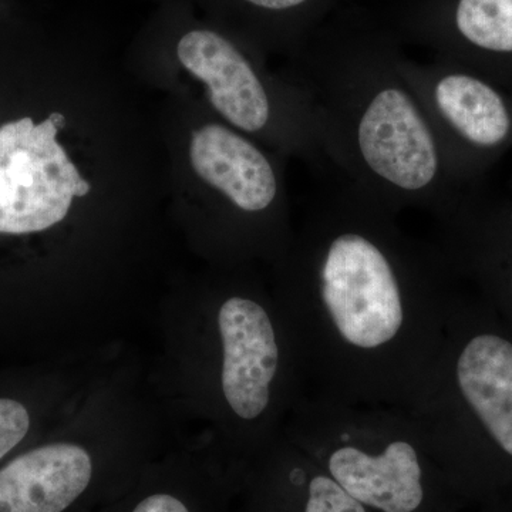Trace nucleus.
Wrapping results in <instances>:
<instances>
[{
	"mask_svg": "<svg viewBox=\"0 0 512 512\" xmlns=\"http://www.w3.org/2000/svg\"><path fill=\"white\" fill-rule=\"evenodd\" d=\"M295 268L296 353L313 396L407 409L439 355L460 279L433 241L336 174Z\"/></svg>",
	"mask_w": 512,
	"mask_h": 512,
	"instance_id": "1",
	"label": "nucleus"
},
{
	"mask_svg": "<svg viewBox=\"0 0 512 512\" xmlns=\"http://www.w3.org/2000/svg\"><path fill=\"white\" fill-rule=\"evenodd\" d=\"M303 94L319 121L330 173L393 214L424 211L439 222L480 192L454 171L399 62H318Z\"/></svg>",
	"mask_w": 512,
	"mask_h": 512,
	"instance_id": "2",
	"label": "nucleus"
},
{
	"mask_svg": "<svg viewBox=\"0 0 512 512\" xmlns=\"http://www.w3.org/2000/svg\"><path fill=\"white\" fill-rule=\"evenodd\" d=\"M404 410L434 458L512 468V328L461 281L436 362Z\"/></svg>",
	"mask_w": 512,
	"mask_h": 512,
	"instance_id": "3",
	"label": "nucleus"
},
{
	"mask_svg": "<svg viewBox=\"0 0 512 512\" xmlns=\"http://www.w3.org/2000/svg\"><path fill=\"white\" fill-rule=\"evenodd\" d=\"M298 424V436L323 461L326 474L366 508L417 512L423 507L424 461L433 453L406 410L311 394Z\"/></svg>",
	"mask_w": 512,
	"mask_h": 512,
	"instance_id": "4",
	"label": "nucleus"
},
{
	"mask_svg": "<svg viewBox=\"0 0 512 512\" xmlns=\"http://www.w3.org/2000/svg\"><path fill=\"white\" fill-rule=\"evenodd\" d=\"M458 177L480 190L485 174L512 150V90L458 62L399 63Z\"/></svg>",
	"mask_w": 512,
	"mask_h": 512,
	"instance_id": "5",
	"label": "nucleus"
},
{
	"mask_svg": "<svg viewBox=\"0 0 512 512\" xmlns=\"http://www.w3.org/2000/svg\"><path fill=\"white\" fill-rule=\"evenodd\" d=\"M63 124L53 113L39 124L25 117L0 127V234L45 231L90 191L57 143Z\"/></svg>",
	"mask_w": 512,
	"mask_h": 512,
	"instance_id": "6",
	"label": "nucleus"
},
{
	"mask_svg": "<svg viewBox=\"0 0 512 512\" xmlns=\"http://www.w3.org/2000/svg\"><path fill=\"white\" fill-rule=\"evenodd\" d=\"M436 247L454 274L512 328V204L477 195L436 222Z\"/></svg>",
	"mask_w": 512,
	"mask_h": 512,
	"instance_id": "7",
	"label": "nucleus"
},
{
	"mask_svg": "<svg viewBox=\"0 0 512 512\" xmlns=\"http://www.w3.org/2000/svg\"><path fill=\"white\" fill-rule=\"evenodd\" d=\"M222 346L221 390L238 420L258 421L274 403L284 350L274 318L261 302L229 296L217 316Z\"/></svg>",
	"mask_w": 512,
	"mask_h": 512,
	"instance_id": "8",
	"label": "nucleus"
},
{
	"mask_svg": "<svg viewBox=\"0 0 512 512\" xmlns=\"http://www.w3.org/2000/svg\"><path fill=\"white\" fill-rule=\"evenodd\" d=\"M178 59L207 86L212 107L238 130L259 134L271 126L274 101L251 62L218 33L192 30L178 43Z\"/></svg>",
	"mask_w": 512,
	"mask_h": 512,
	"instance_id": "9",
	"label": "nucleus"
},
{
	"mask_svg": "<svg viewBox=\"0 0 512 512\" xmlns=\"http://www.w3.org/2000/svg\"><path fill=\"white\" fill-rule=\"evenodd\" d=\"M190 157L198 177L242 214L261 215L274 208L279 195L275 167L237 131L221 124L198 128L192 134Z\"/></svg>",
	"mask_w": 512,
	"mask_h": 512,
	"instance_id": "10",
	"label": "nucleus"
},
{
	"mask_svg": "<svg viewBox=\"0 0 512 512\" xmlns=\"http://www.w3.org/2000/svg\"><path fill=\"white\" fill-rule=\"evenodd\" d=\"M92 458L74 444H50L0 470V512H63L92 480Z\"/></svg>",
	"mask_w": 512,
	"mask_h": 512,
	"instance_id": "11",
	"label": "nucleus"
},
{
	"mask_svg": "<svg viewBox=\"0 0 512 512\" xmlns=\"http://www.w3.org/2000/svg\"><path fill=\"white\" fill-rule=\"evenodd\" d=\"M454 28L466 46L454 62L512 90V0H457Z\"/></svg>",
	"mask_w": 512,
	"mask_h": 512,
	"instance_id": "12",
	"label": "nucleus"
},
{
	"mask_svg": "<svg viewBox=\"0 0 512 512\" xmlns=\"http://www.w3.org/2000/svg\"><path fill=\"white\" fill-rule=\"evenodd\" d=\"M303 512H367L332 477L318 473L309 478Z\"/></svg>",
	"mask_w": 512,
	"mask_h": 512,
	"instance_id": "13",
	"label": "nucleus"
},
{
	"mask_svg": "<svg viewBox=\"0 0 512 512\" xmlns=\"http://www.w3.org/2000/svg\"><path fill=\"white\" fill-rule=\"evenodd\" d=\"M29 426L25 406L16 400L0 399V460L25 439Z\"/></svg>",
	"mask_w": 512,
	"mask_h": 512,
	"instance_id": "14",
	"label": "nucleus"
},
{
	"mask_svg": "<svg viewBox=\"0 0 512 512\" xmlns=\"http://www.w3.org/2000/svg\"><path fill=\"white\" fill-rule=\"evenodd\" d=\"M133 512H190L180 500L168 494H156L137 505Z\"/></svg>",
	"mask_w": 512,
	"mask_h": 512,
	"instance_id": "15",
	"label": "nucleus"
},
{
	"mask_svg": "<svg viewBox=\"0 0 512 512\" xmlns=\"http://www.w3.org/2000/svg\"><path fill=\"white\" fill-rule=\"evenodd\" d=\"M251 5L268 10H288L298 8L308 0H247Z\"/></svg>",
	"mask_w": 512,
	"mask_h": 512,
	"instance_id": "16",
	"label": "nucleus"
},
{
	"mask_svg": "<svg viewBox=\"0 0 512 512\" xmlns=\"http://www.w3.org/2000/svg\"><path fill=\"white\" fill-rule=\"evenodd\" d=\"M508 201H510V202H511V204H512V198H511V200H508Z\"/></svg>",
	"mask_w": 512,
	"mask_h": 512,
	"instance_id": "17",
	"label": "nucleus"
}]
</instances>
